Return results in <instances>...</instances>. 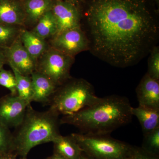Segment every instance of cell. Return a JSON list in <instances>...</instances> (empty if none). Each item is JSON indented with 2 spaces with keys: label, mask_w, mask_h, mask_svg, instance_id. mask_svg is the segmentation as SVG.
Segmentation results:
<instances>
[{
  "label": "cell",
  "mask_w": 159,
  "mask_h": 159,
  "mask_svg": "<svg viewBox=\"0 0 159 159\" xmlns=\"http://www.w3.org/2000/svg\"><path fill=\"white\" fill-rule=\"evenodd\" d=\"M9 66L13 67L20 74L31 76L36 70L35 61L23 46L20 36L9 48L5 49Z\"/></svg>",
  "instance_id": "obj_10"
},
{
  "label": "cell",
  "mask_w": 159,
  "mask_h": 159,
  "mask_svg": "<svg viewBox=\"0 0 159 159\" xmlns=\"http://www.w3.org/2000/svg\"><path fill=\"white\" fill-rule=\"evenodd\" d=\"M30 104L18 95L10 94L1 98L0 122L9 129L16 128L22 122Z\"/></svg>",
  "instance_id": "obj_8"
},
{
  "label": "cell",
  "mask_w": 159,
  "mask_h": 159,
  "mask_svg": "<svg viewBox=\"0 0 159 159\" xmlns=\"http://www.w3.org/2000/svg\"><path fill=\"white\" fill-rule=\"evenodd\" d=\"M80 159H93L83 152Z\"/></svg>",
  "instance_id": "obj_30"
},
{
  "label": "cell",
  "mask_w": 159,
  "mask_h": 159,
  "mask_svg": "<svg viewBox=\"0 0 159 159\" xmlns=\"http://www.w3.org/2000/svg\"><path fill=\"white\" fill-rule=\"evenodd\" d=\"M54 143V152L66 159H80L83 152L78 143L70 135L60 136Z\"/></svg>",
  "instance_id": "obj_17"
},
{
  "label": "cell",
  "mask_w": 159,
  "mask_h": 159,
  "mask_svg": "<svg viewBox=\"0 0 159 159\" xmlns=\"http://www.w3.org/2000/svg\"><path fill=\"white\" fill-rule=\"evenodd\" d=\"M25 13V27H34L40 18L50 11L54 0H22Z\"/></svg>",
  "instance_id": "obj_14"
},
{
  "label": "cell",
  "mask_w": 159,
  "mask_h": 159,
  "mask_svg": "<svg viewBox=\"0 0 159 159\" xmlns=\"http://www.w3.org/2000/svg\"><path fill=\"white\" fill-rule=\"evenodd\" d=\"M16 80L18 96L31 103L32 96V81L31 76H25L20 73L13 67L10 66Z\"/></svg>",
  "instance_id": "obj_19"
},
{
  "label": "cell",
  "mask_w": 159,
  "mask_h": 159,
  "mask_svg": "<svg viewBox=\"0 0 159 159\" xmlns=\"http://www.w3.org/2000/svg\"><path fill=\"white\" fill-rule=\"evenodd\" d=\"M147 74L153 79L159 80V47L155 46L149 53Z\"/></svg>",
  "instance_id": "obj_23"
},
{
  "label": "cell",
  "mask_w": 159,
  "mask_h": 159,
  "mask_svg": "<svg viewBox=\"0 0 159 159\" xmlns=\"http://www.w3.org/2000/svg\"><path fill=\"white\" fill-rule=\"evenodd\" d=\"M0 85L8 89L12 95H17L16 80L13 72L4 69L0 70Z\"/></svg>",
  "instance_id": "obj_24"
},
{
  "label": "cell",
  "mask_w": 159,
  "mask_h": 159,
  "mask_svg": "<svg viewBox=\"0 0 159 159\" xmlns=\"http://www.w3.org/2000/svg\"><path fill=\"white\" fill-rule=\"evenodd\" d=\"M75 58L50 47L38 59L36 70L57 87L71 78L70 70Z\"/></svg>",
  "instance_id": "obj_6"
},
{
  "label": "cell",
  "mask_w": 159,
  "mask_h": 159,
  "mask_svg": "<svg viewBox=\"0 0 159 159\" xmlns=\"http://www.w3.org/2000/svg\"><path fill=\"white\" fill-rule=\"evenodd\" d=\"M133 116L139 120L143 135L150 133L159 127V110L140 106L131 109Z\"/></svg>",
  "instance_id": "obj_16"
},
{
  "label": "cell",
  "mask_w": 159,
  "mask_h": 159,
  "mask_svg": "<svg viewBox=\"0 0 159 159\" xmlns=\"http://www.w3.org/2000/svg\"><path fill=\"white\" fill-rule=\"evenodd\" d=\"M19 159H27V158H26V157H21V158H20Z\"/></svg>",
  "instance_id": "obj_31"
},
{
  "label": "cell",
  "mask_w": 159,
  "mask_h": 159,
  "mask_svg": "<svg viewBox=\"0 0 159 159\" xmlns=\"http://www.w3.org/2000/svg\"><path fill=\"white\" fill-rule=\"evenodd\" d=\"M16 155L14 152H7L0 156V159H16Z\"/></svg>",
  "instance_id": "obj_27"
},
{
  "label": "cell",
  "mask_w": 159,
  "mask_h": 159,
  "mask_svg": "<svg viewBox=\"0 0 159 159\" xmlns=\"http://www.w3.org/2000/svg\"><path fill=\"white\" fill-rule=\"evenodd\" d=\"M8 63L5 49L0 48V70L3 68V66Z\"/></svg>",
  "instance_id": "obj_26"
},
{
  "label": "cell",
  "mask_w": 159,
  "mask_h": 159,
  "mask_svg": "<svg viewBox=\"0 0 159 159\" xmlns=\"http://www.w3.org/2000/svg\"><path fill=\"white\" fill-rule=\"evenodd\" d=\"M32 93L31 102L49 104L57 87L44 75L35 71L31 74Z\"/></svg>",
  "instance_id": "obj_12"
},
{
  "label": "cell",
  "mask_w": 159,
  "mask_h": 159,
  "mask_svg": "<svg viewBox=\"0 0 159 159\" xmlns=\"http://www.w3.org/2000/svg\"><path fill=\"white\" fill-rule=\"evenodd\" d=\"M51 11L57 23V31L56 35L66 30L80 28L81 11L78 5L54 0Z\"/></svg>",
  "instance_id": "obj_9"
},
{
  "label": "cell",
  "mask_w": 159,
  "mask_h": 159,
  "mask_svg": "<svg viewBox=\"0 0 159 159\" xmlns=\"http://www.w3.org/2000/svg\"><path fill=\"white\" fill-rule=\"evenodd\" d=\"M23 28L0 24V48L6 49L11 46L20 36Z\"/></svg>",
  "instance_id": "obj_20"
},
{
  "label": "cell",
  "mask_w": 159,
  "mask_h": 159,
  "mask_svg": "<svg viewBox=\"0 0 159 159\" xmlns=\"http://www.w3.org/2000/svg\"><path fill=\"white\" fill-rule=\"evenodd\" d=\"M86 154L93 159H132L134 147L109 134H70Z\"/></svg>",
  "instance_id": "obj_5"
},
{
  "label": "cell",
  "mask_w": 159,
  "mask_h": 159,
  "mask_svg": "<svg viewBox=\"0 0 159 159\" xmlns=\"http://www.w3.org/2000/svg\"><path fill=\"white\" fill-rule=\"evenodd\" d=\"M60 1H64L72 3L74 5H78L80 0H60Z\"/></svg>",
  "instance_id": "obj_29"
},
{
  "label": "cell",
  "mask_w": 159,
  "mask_h": 159,
  "mask_svg": "<svg viewBox=\"0 0 159 159\" xmlns=\"http://www.w3.org/2000/svg\"><path fill=\"white\" fill-rule=\"evenodd\" d=\"M47 159H66L64 157L62 156L59 154L56 153H54L51 156L49 157Z\"/></svg>",
  "instance_id": "obj_28"
},
{
  "label": "cell",
  "mask_w": 159,
  "mask_h": 159,
  "mask_svg": "<svg viewBox=\"0 0 159 159\" xmlns=\"http://www.w3.org/2000/svg\"><path fill=\"white\" fill-rule=\"evenodd\" d=\"M22 0H0V24L25 27Z\"/></svg>",
  "instance_id": "obj_13"
},
{
  "label": "cell",
  "mask_w": 159,
  "mask_h": 159,
  "mask_svg": "<svg viewBox=\"0 0 159 159\" xmlns=\"http://www.w3.org/2000/svg\"><path fill=\"white\" fill-rule=\"evenodd\" d=\"M50 42L51 48L73 57L89 50L88 39L81 28L63 31L52 37Z\"/></svg>",
  "instance_id": "obj_7"
},
{
  "label": "cell",
  "mask_w": 159,
  "mask_h": 159,
  "mask_svg": "<svg viewBox=\"0 0 159 159\" xmlns=\"http://www.w3.org/2000/svg\"><path fill=\"white\" fill-rule=\"evenodd\" d=\"M13 135L10 129L0 122V156L12 151Z\"/></svg>",
  "instance_id": "obj_22"
},
{
  "label": "cell",
  "mask_w": 159,
  "mask_h": 159,
  "mask_svg": "<svg viewBox=\"0 0 159 159\" xmlns=\"http://www.w3.org/2000/svg\"><path fill=\"white\" fill-rule=\"evenodd\" d=\"M132 159H159L158 156L152 154L142 148L134 147Z\"/></svg>",
  "instance_id": "obj_25"
},
{
  "label": "cell",
  "mask_w": 159,
  "mask_h": 159,
  "mask_svg": "<svg viewBox=\"0 0 159 159\" xmlns=\"http://www.w3.org/2000/svg\"><path fill=\"white\" fill-rule=\"evenodd\" d=\"M155 1H156V2H157V3H158L159 0H155Z\"/></svg>",
  "instance_id": "obj_32"
},
{
  "label": "cell",
  "mask_w": 159,
  "mask_h": 159,
  "mask_svg": "<svg viewBox=\"0 0 159 159\" xmlns=\"http://www.w3.org/2000/svg\"><path fill=\"white\" fill-rule=\"evenodd\" d=\"M31 31L44 39L52 38L57 34V23L51 10L40 18Z\"/></svg>",
  "instance_id": "obj_18"
},
{
  "label": "cell",
  "mask_w": 159,
  "mask_h": 159,
  "mask_svg": "<svg viewBox=\"0 0 159 159\" xmlns=\"http://www.w3.org/2000/svg\"><path fill=\"white\" fill-rule=\"evenodd\" d=\"M99 98L90 83L71 77L57 88L49 105L59 116H69L93 105Z\"/></svg>",
  "instance_id": "obj_4"
},
{
  "label": "cell",
  "mask_w": 159,
  "mask_h": 159,
  "mask_svg": "<svg viewBox=\"0 0 159 159\" xmlns=\"http://www.w3.org/2000/svg\"><path fill=\"white\" fill-rule=\"evenodd\" d=\"M139 106L159 110V80L148 74L143 76L136 89Z\"/></svg>",
  "instance_id": "obj_11"
},
{
  "label": "cell",
  "mask_w": 159,
  "mask_h": 159,
  "mask_svg": "<svg viewBox=\"0 0 159 159\" xmlns=\"http://www.w3.org/2000/svg\"><path fill=\"white\" fill-rule=\"evenodd\" d=\"M20 37L24 48L36 61L48 48L45 39L32 31L22 29Z\"/></svg>",
  "instance_id": "obj_15"
},
{
  "label": "cell",
  "mask_w": 159,
  "mask_h": 159,
  "mask_svg": "<svg viewBox=\"0 0 159 159\" xmlns=\"http://www.w3.org/2000/svg\"><path fill=\"white\" fill-rule=\"evenodd\" d=\"M59 116L51 108L39 112L29 104L22 122L12 134L13 152L21 157H26L35 146L55 141L61 135Z\"/></svg>",
  "instance_id": "obj_3"
},
{
  "label": "cell",
  "mask_w": 159,
  "mask_h": 159,
  "mask_svg": "<svg viewBox=\"0 0 159 159\" xmlns=\"http://www.w3.org/2000/svg\"><path fill=\"white\" fill-rule=\"evenodd\" d=\"M80 28L90 53L118 68L135 65L157 45L158 19L148 0H87Z\"/></svg>",
  "instance_id": "obj_1"
},
{
  "label": "cell",
  "mask_w": 159,
  "mask_h": 159,
  "mask_svg": "<svg viewBox=\"0 0 159 159\" xmlns=\"http://www.w3.org/2000/svg\"><path fill=\"white\" fill-rule=\"evenodd\" d=\"M132 106L128 98L118 95L102 98L77 113L63 116L61 124L74 125L80 133L109 134L129 123L132 119Z\"/></svg>",
  "instance_id": "obj_2"
},
{
  "label": "cell",
  "mask_w": 159,
  "mask_h": 159,
  "mask_svg": "<svg viewBox=\"0 0 159 159\" xmlns=\"http://www.w3.org/2000/svg\"><path fill=\"white\" fill-rule=\"evenodd\" d=\"M142 148L148 153L159 156V127L144 135Z\"/></svg>",
  "instance_id": "obj_21"
}]
</instances>
